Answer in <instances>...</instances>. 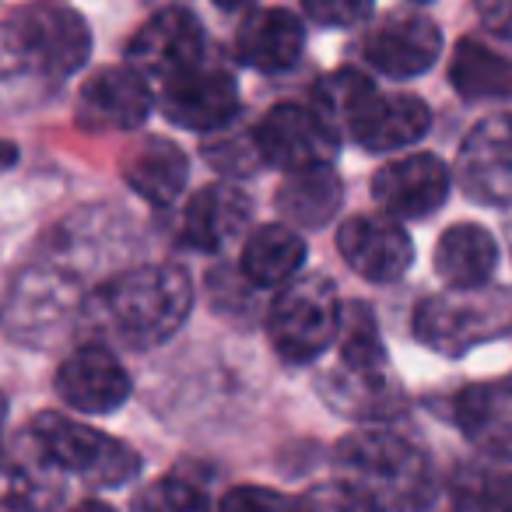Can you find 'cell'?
<instances>
[{
    "label": "cell",
    "mask_w": 512,
    "mask_h": 512,
    "mask_svg": "<svg viewBox=\"0 0 512 512\" xmlns=\"http://www.w3.org/2000/svg\"><path fill=\"white\" fill-rule=\"evenodd\" d=\"M432 127V109L411 92H372L348 127V137L365 151H400L418 144Z\"/></svg>",
    "instance_id": "cell-17"
},
{
    "label": "cell",
    "mask_w": 512,
    "mask_h": 512,
    "mask_svg": "<svg viewBox=\"0 0 512 512\" xmlns=\"http://www.w3.org/2000/svg\"><path fill=\"white\" fill-rule=\"evenodd\" d=\"M193 281L183 267L141 264L109 278L88 299L92 323L130 348H158L186 323Z\"/></svg>",
    "instance_id": "cell-2"
},
{
    "label": "cell",
    "mask_w": 512,
    "mask_h": 512,
    "mask_svg": "<svg viewBox=\"0 0 512 512\" xmlns=\"http://www.w3.org/2000/svg\"><path fill=\"white\" fill-rule=\"evenodd\" d=\"M372 92H376V85H372V78L365 71H358V67H337L327 78L316 81L313 102H309V106L320 116L323 127H327L337 141H344L351 120H355V113L362 109V102L369 99Z\"/></svg>",
    "instance_id": "cell-28"
},
{
    "label": "cell",
    "mask_w": 512,
    "mask_h": 512,
    "mask_svg": "<svg viewBox=\"0 0 512 512\" xmlns=\"http://www.w3.org/2000/svg\"><path fill=\"white\" fill-rule=\"evenodd\" d=\"M498 267V242L484 225L460 221L435 242V274L449 288H481Z\"/></svg>",
    "instance_id": "cell-21"
},
{
    "label": "cell",
    "mask_w": 512,
    "mask_h": 512,
    "mask_svg": "<svg viewBox=\"0 0 512 512\" xmlns=\"http://www.w3.org/2000/svg\"><path fill=\"white\" fill-rule=\"evenodd\" d=\"M512 327L509 288H446L428 295L414 313V337L446 358H460Z\"/></svg>",
    "instance_id": "cell-3"
},
{
    "label": "cell",
    "mask_w": 512,
    "mask_h": 512,
    "mask_svg": "<svg viewBox=\"0 0 512 512\" xmlns=\"http://www.w3.org/2000/svg\"><path fill=\"white\" fill-rule=\"evenodd\" d=\"M334 470L337 481L372 512H425L439 491L425 449L386 425H365L344 435L334 449Z\"/></svg>",
    "instance_id": "cell-1"
},
{
    "label": "cell",
    "mask_w": 512,
    "mask_h": 512,
    "mask_svg": "<svg viewBox=\"0 0 512 512\" xmlns=\"http://www.w3.org/2000/svg\"><path fill=\"white\" fill-rule=\"evenodd\" d=\"M453 512H512V467L467 470L456 481Z\"/></svg>",
    "instance_id": "cell-29"
},
{
    "label": "cell",
    "mask_w": 512,
    "mask_h": 512,
    "mask_svg": "<svg viewBox=\"0 0 512 512\" xmlns=\"http://www.w3.org/2000/svg\"><path fill=\"white\" fill-rule=\"evenodd\" d=\"M337 249L344 264L372 285L404 278L414 264V242L390 214H355L337 228Z\"/></svg>",
    "instance_id": "cell-10"
},
{
    "label": "cell",
    "mask_w": 512,
    "mask_h": 512,
    "mask_svg": "<svg viewBox=\"0 0 512 512\" xmlns=\"http://www.w3.org/2000/svg\"><path fill=\"white\" fill-rule=\"evenodd\" d=\"M320 390L330 407L358 421H379L390 418L400 407V386L397 379H362L348 376L344 369H334L320 379Z\"/></svg>",
    "instance_id": "cell-27"
},
{
    "label": "cell",
    "mask_w": 512,
    "mask_h": 512,
    "mask_svg": "<svg viewBox=\"0 0 512 512\" xmlns=\"http://www.w3.org/2000/svg\"><path fill=\"white\" fill-rule=\"evenodd\" d=\"M186 176H190V162H186L183 148L165 137H148L123 162L127 186L155 207H172V200H179L183 193Z\"/></svg>",
    "instance_id": "cell-24"
},
{
    "label": "cell",
    "mask_w": 512,
    "mask_h": 512,
    "mask_svg": "<svg viewBox=\"0 0 512 512\" xmlns=\"http://www.w3.org/2000/svg\"><path fill=\"white\" fill-rule=\"evenodd\" d=\"M453 190V172L439 155H404L386 162L372 179V197L390 218H425L439 211Z\"/></svg>",
    "instance_id": "cell-12"
},
{
    "label": "cell",
    "mask_w": 512,
    "mask_h": 512,
    "mask_svg": "<svg viewBox=\"0 0 512 512\" xmlns=\"http://www.w3.org/2000/svg\"><path fill=\"white\" fill-rule=\"evenodd\" d=\"M207 60L204 29L186 8H162L134 32L127 46V64L148 85H169L172 78Z\"/></svg>",
    "instance_id": "cell-7"
},
{
    "label": "cell",
    "mask_w": 512,
    "mask_h": 512,
    "mask_svg": "<svg viewBox=\"0 0 512 512\" xmlns=\"http://www.w3.org/2000/svg\"><path fill=\"white\" fill-rule=\"evenodd\" d=\"M253 144L260 162L285 172L334 165L341 151V141L323 127L313 106H299V102H281L267 109L264 120L253 127Z\"/></svg>",
    "instance_id": "cell-8"
},
{
    "label": "cell",
    "mask_w": 512,
    "mask_h": 512,
    "mask_svg": "<svg viewBox=\"0 0 512 512\" xmlns=\"http://www.w3.org/2000/svg\"><path fill=\"white\" fill-rule=\"evenodd\" d=\"M4 421H8V397L0 393V432H4Z\"/></svg>",
    "instance_id": "cell-38"
},
{
    "label": "cell",
    "mask_w": 512,
    "mask_h": 512,
    "mask_svg": "<svg viewBox=\"0 0 512 512\" xmlns=\"http://www.w3.org/2000/svg\"><path fill=\"white\" fill-rule=\"evenodd\" d=\"M306 50V29L285 8H260L239 25L235 36V57L253 71L278 74L299 64Z\"/></svg>",
    "instance_id": "cell-20"
},
{
    "label": "cell",
    "mask_w": 512,
    "mask_h": 512,
    "mask_svg": "<svg viewBox=\"0 0 512 512\" xmlns=\"http://www.w3.org/2000/svg\"><path fill=\"white\" fill-rule=\"evenodd\" d=\"M151 106V85L130 64L99 67L88 74L78 95V116L92 130H137L144 127Z\"/></svg>",
    "instance_id": "cell-15"
},
{
    "label": "cell",
    "mask_w": 512,
    "mask_h": 512,
    "mask_svg": "<svg viewBox=\"0 0 512 512\" xmlns=\"http://www.w3.org/2000/svg\"><path fill=\"white\" fill-rule=\"evenodd\" d=\"M134 512H214L204 488L186 477H162L137 495Z\"/></svg>",
    "instance_id": "cell-30"
},
{
    "label": "cell",
    "mask_w": 512,
    "mask_h": 512,
    "mask_svg": "<svg viewBox=\"0 0 512 512\" xmlns=\"http://www.w3.org/2000/svg\"><path fill=\"white\" fill-rule=\"evenodd\" d=\"M306 264V239L292 225H260L242 246V278L249 288H285Z\"/></svg>",
    "instance_id": "cell-22"
},
{
    "label": "cell",
    "mask_w": 512,
    "mask_h": 512,
    "mask_svg": "<svg viewBox=\"0 0 512 512\" xmlns=\"http://www.w3.org/2000/svg\"><path fill=\"white\" fill-rule=\"evenodd\" d=\"M453 418L474 449L491 460H512V376L463 386L453 400Z\"/></svg>",
    "instance_id": "cell-18"
},
{
    "label": "cell",
    "mask_w": 512,
    "mask_h": 512,
    "mask_svg": "<svg viewBox=\"0 0 512 512\" xmlns=\"http://www.w3.org/2000/svg\"><path fill=\"white\" fill-rule=\"evenodd\" d=\"M414 4H428V0H414Z\"/></svg>",
    "instance_id": "cell-39"
},
{
    "label": "cell",
    "mask_w": 512,
    "mask_h": 512,
    "mask_svg": "<svg viewBox=\"0 0 512 512\" xmlns=\"http://www.w3.org/2000/svg\"><path fill=\"white\" fill-rule=\"evenodd\" d=\"M60 400L81 414H113L127 404L130 376L106 344H81L57 369Z\"/></svg>",
    "instance_id": "cell-14"
},
{
    "label": "cell",
    "mask_w": 512,
    "mask_h": 512,
    "mask_svg": "<svg viewBox=\"0 0 512 512\" xmlns=\"http://www.w3.org/2000/svg\"><path fill=\"white\" fill-rule=\"evenodd\" d=\"M344 183L334 165H313V169L288 172L278 186V211L292 228H327L341 214Z\"/></svg>",
    "instance_id": "cell-23"
},
{
    "label": "cell",
    "mask_w": 512,
    "mask_h": 512,
    "mask_svg": "<svg viewBox=\"0 0 512 512\" xmlns=\"http://www.w3.org/2000/svg\"><path fill=\"white\" fill-rule=\"evenodd\" d=\"M253 221V200L246 190L232 183H211L183 211V239L186 246L204 249V253H218L232 239H239Z\"/></svg>",
    "instance_id": "cell-19"
},
{
    "label": "cell",
    "mask_w": 512,
    "mask_h": 512,
    "mask_svg": "<svg viewBox=\"0 0 512 512\" xmlns=\"http://www.w3.org/2000/svg\"><path fill=\"white\" fill-rule=\"evenodd\" d=\"M299 512H372V509L351 488L334 481V484H320V488H309L306 495H299Z\"/></svg>",
    "instance_id": "cell-33"
},
{
    "label": "cell",
    "mask_w": 512,
    "mask_h": 512,
    "mask_svg": "<svg viewBox=\"0 0 512 512\" xmlns=\"http://www.w3.org/2000/svg\"><path fill=\"white\" fill-rule=\"evenodd\" d=\"M64 470L43 453L29 432L15 442H0V509L50 512L64 498Z\"/></svg>",
    "instance_id": "cell-16"
},
{
    "label": "cell",
    "mask_w": 512,
    "mask_h": 512,
    "mask_svg": "<svg viewBox=\"0 0 512 512\" xmlns=\"http://www.w3.org/2000/svg\"><path fill=\"white\" fill-rule=\"evenodd\" d=\"M449 81L467 102L512 95V60L484 46L481 39H460L449 60Z\"/></svg>",
    "instance_id": "cell-25"
},
{
    "label": "cell",
    "mask_w": 512,
    "mask_h": 512,
    "mask_svg": "<svg viewBox=\"0 0 512 512\" xmlns=\"http://www.w3.org/2000/svg\"><path fill=\"white\" fill-rule=\"evenodd\" d=\"M376 0H302L306 15L323 29H358L369 22Z\"/></svg>",
    "instance_id": "cell-32"
},
{
    "label": "cell",
    "mask_w": 512,
    "mask_h": 512,
    "mask_svg": "<svg viewBox=\"0 0 512 512\" xmlns=\"http://www.w3.org/2000/svg\"><path fill=\"white\" fill-rule=\"evenodd\" d=\"M337 344H341V362L348 376L362 379H393L390 376V355H386L383 334H379V320L372 306L365 302H348L341 309V330H337Z\"/></svg>",
    "instance_id": "cell-26"
},
{
    "label": "cell",
    "mask_w": 512,
    "mask_h": 512,
    "mask_svg": "<svg viewBox=\"0 0 512 512\" xmlns=\"http://www.w3.org/2000/svg\"><path fill=\"white\" fill-rule=\"evenodd\" d=\"M214 512H299V498L256 484H235L221 495Z\"/></svg>",
    "instance_id": "cell-31"
},
{
    "label": "cell",
    "mask_w": 512,
    "mask_h": 512,
    "mask_svg": "<svg viewBox=\"0 0 512 512\" xmlns=\"http://www.w3.org/2000/svg\"><path fill=\"white\" fill-rule=\"evenodd\" d=\"M11 39L25 64L50 78H67L81 71L92 53V29L71 8L60 4H25L11 18Z\"/></svg>",
    "instance_id": "cell-6"
},
{
    "label": "cell",
    "mask_w": 512,
    "mask_h": 512,
    "mask_svg": "<svg viewBox=\"0 0 512 512\" xmlns=\"http://www.w3.org/2000/svg\"><path fill=\"white\" fill-rule=\"evenodd\" d=\"M214 4H218L221 11H242V8H249L253 0H214Z\"/></svg>",
    "instance_id": "cell-37"
},
{
    "label": "cell",
    "mask_w": 512,
    "mask_h": 512,
    "mask_svg": "<svg viewBox=\"0 0 512 512\" xmlns=\"http://www.w3.org/2000/svg\"><path fill=\"white\" fill-rule=\"evenodd\" d=\"M25 432L64 474L81 477L92 488H123L141 474V456L116 435L67 418L60 411H39Z\"/></svg>",
    "instance_id": "cell-4"
},
{
    "label": "cell",
    "mask_w": 512,
    "mask_h": 512,
    "mask_svg": "<svg viewBox=\"0 0 512 512\" xmlns=\"http://www.w3.org/2000/svg\"><path fill=\"white\" fill-rule=\"evenodd\" d=\"M442 53V32L425 15H386L362 39V57L386 78H421Z\"/></svg>",
    "instance_id": "cell-11"
},
{
    "label": "cell",
    "mask_w": 512,
    "mask_h": 512,
    "mask_svg": "<svg viewBox=\"0 0 512 512\" xmlns=\"http://www.w3.org/2000/svg\"><path fill=\"white\" fill-rule=\"evenodd\" d=\"M71 512H116V509H113V505H106V502H99V498H92V502L74 505Z\"/></svg>",
    "instance_id": "cell-36"
},
{
    "label": "cell",
    "mask_w": 512,
    "mask_h": 512,
    "mask_svg": "<svg viewBox=\"0 0 512 512\" xmlns=\"http://www.w3.org/2000/svg\"><path fill=\"white\" fill-rule=\"evenodd\" d=\"M456 176L477 204H512V113L481 120L463 137Z\"/></svg>",
    "instance_id": "cell-13"
},
{
    "label": "cell",
    "mask_w": 512,
    "mask_h": 512,
    "mask_svg": "<svg viewBox=\"0 0 512 512\" xmlns=\"http://www.w3.org/2000/svg\"><path fill=\"white\" fill-rule=\"evenodd\" d=\"M15 162H18V148L11 141H4V137H0V172L11 169Z\"/></svg>",
    "instance_id": "cell-35"
},
{
    "label": "cell",
    "mask_w": 512,
    "mask_h": 512,
    "mask_svg": "<svg viewBox=\"0 0 512 512\" xmlns=\"http://www.w3.org/2000/svg\"><path fill=\"white\" fill-rule=\"evenodd\" d=\"M341 299L327 274H306L281 288L267 313V337L285 362L306 365L320 358L341 330Z\"/></svg>",
    "instance_id": "cell-5"
},
{
    "label": "cell",
    "mask_w": 512,
    "mask_h": 512,
    "mask_svg": "<svg viewBox=\"0 0 512 512\" xmlns=\"http://www.w3.org/2000/svg\"><path fill=\"white\" fill-rule=\"evenodd\" d=\"M474 8L495 36L512 39V0H474Z\"/></svg>",
    "instance_id": "cell-34"
},
{
    "label": "cell",
    "mask_w": 512,
    "mask_h": 512,
    "mask_svg": "<svg viewBox=\"0 0 512 512\" xmlns=\"http://www.w3.org/2000/svg\"><path fill=\"white\" fill-rule=\"evenodd\" d=\"M162 113L183 130L197 134H218L239 113V88L235 78L214 60L190 67L186 74L162 85Z\"/></svg>",
    "instance_id": "cell-9"
}]
</instances>
